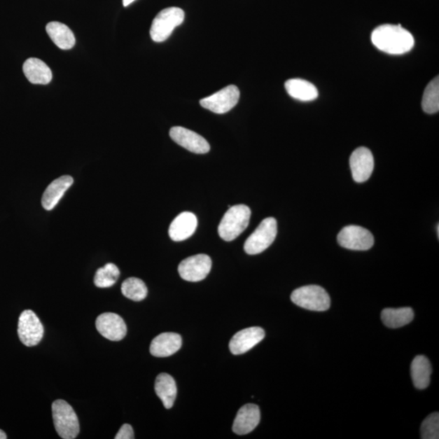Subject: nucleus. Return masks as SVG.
I'll return each instance as SVG.
<instances>
[{"label": "nucleus", "mask_w": 439, "mask_h": 439, "mask_svg": "<svg viewBox=\"0 0 439 439\" xmlns=\"http://www.w3.org/2000/svg\"><path fill=\"white\" fill-rule=\"evenodd\" d=\"M372 43L382 52L391 55H402L414 47V38L400 25H382L373 30Z\"/></svg>", "instance_id": "nucleus-1"}, {"label": "nucleus", "mask_w": 439, "mask_h": 439, "mask_svg": "<svg viewBox=\"0 0 439 439\" xmlns=\"http://www.w3.org/2000/svg\"><path fill=\"white\" fill-rule=\"evenodd\" d=\"M251 215V209L244 204L230 207L218 226L221 238L227 242L235 240L249 226Z\"/></svg>", "instance_id": "nucleus-2"}, {"label": "nucleus", "mask_w": 439, "mask_h": 439, "mask_svg": "<svg viewBox=\"0 0 439 439\" xmlns=\"http://www.w3.org/2000/svg\"><path fill=\"white\" fill-rule=\"evenodd\" d=\"M53 416L55 431L64 439L77 438L80 432L78 418L71 405L62 400L53 403Z\"/></svg>", "instance_id": "nucleus-3"}, {"label": "nucleus", "mask_w": 439, "mask_h": 439, "mask_svg": "<svg viewBox=\"0 0 439 439\" xmlns=\"http://www.w3.org/2000/svg\"><path fill=\"white\" fill-rule=\"evenodd\" d=\"M185 13L179 8L163 9L153 20L150 29L151 39L155 43L167 40L174 29L184 22Z\"/></svg>", "instance_id": "nucleus-4"}, {"label": "nucleus", "mask_w": 439, "mask_h": 439, "mask_svg": "<svg viewBox=\"0 0 439 439\" xmlns=\"http://www.w3.org/2000/svg\"><path fill=\"white\" fill-rule=\"evenodd\" d=\"M291 301L307 310L324 312L330 309V298L321 286H302L292 292Z\"/></svg>", "instance_id": "nucleus-5"}, {"label": "nucleus", "mask_w": 439, "mask_h": 439, "mask_svg": "<svg viewBox=\"0 0 439 439\" xmlns=\"http://www.w3.org/2000/svg\"><path fill=\"white\" fill-rule=\"evenodd\" d=\"M277 234V221L274 218H265L245 242L244 251L249 255L261 253L274 243Z\"/></svg>", "instance_id": "nucleus-6"}, {"label": "nucleus", "mask_w": 439, "mask_h": 439, "mask_svg": "<svg viewBox=\"0 0 439 439\" xmlns=\"http://www.w3.org/2000/svg\"><path fill=\"white\" fill-rule=\"evenodd\" d=\"M240 92L235 85H228L210 97L201 99L200 104L205 109L216 114H224L239 103Z\"/></svg>", "instance_id": "nucleus-7"}, {"label": "nucleus", "mask_w": 439, "mask_h": 439, "mask_svg": "<svg viewBox=\"0 0 439 439\" xmlns=\"http://www.w3.org/2000/svg\"><path fill=\"white\" fill-rule=\"evenodd\" d=\"M18 336L27 347H34L41 342L44 328L39 318L32 310H25L19 317Z\"/></svg>", "instance_id": "nucleus-8"}, {"label": "nucleus", "mask_w": 439, "mask_h": 439, "mask_svg": "<svg viewBox=\"0 0 439 439\" xmlns=\"http://www.w3.org/2000/svg\"><path fill=\"white\" fill-rule=\"evenodd\" d=\"M337 243L347 249L367 251L375 244V238L370 230L361 226L348 225L337 235Z\"/></svg>", "instance_id": "nucleus-9"}, {"label": "nucleus", "mask_w": 439, "mask_h": 439, "mask_svg": "<svg viewBox=\"0 0 439 439\" xmlns=\"http://www.w3.org/2000/svg\"><path fill=\"white\" fill-rule=\"evenodd\" d=\"M211 268V260L208 255L199 254L188 257L181 262L179 272L181 279L188 281H200L206 279Z\"/></svg>", "instance_id": "nucleus-10"}, {"label": "nucleus", "mask_w": 439, "mask_h": 439, "mask_svg": "<svg viewBox=\"0 0 439 439\" xmlns=\"http://www.w3.org/2000/svg\"><path fill=\"white\" fill-rule=\"evenodd\" d=\"M169 135L176 144L195 154H205L210 151V145L201 135L193 130L175 126L171 128Z\"/></svg>", "instance_id": "nucleus-11"}, {"label": "nucleus", "mask_w": 439, "mask_h": 439, "mask_svg": "<svg viewBox=\"0 0 439 439\" xmlns=\"http://www.w3.org/2000/svg\"><path fill=\"white\" fill-rule=\"evenodd\" d=\"M350 167L352 178L358 183H365L370 178L375 160L370 149L361 146L353 151L350 158Z\"/></svg>", "instance_id": "nucleus-12"}, {"label": "nucleus", "mask_w": 439, "mask_h": 439, "mask_svg": "<svg viewBox=\"0 0 439 439\" xmlns=\"http://www.w3.org/2000/svg\"><path fill=\"white\" fill-rule=\"evenodd\" d=\"M95 326L99 334L111 341L122 340L127 333L123 318L113 312H105L99 316Z\"/></svg>", "instance_id": "nucleus-13"}, {"label": "nucleus", "mask_w": 439, "mask_h": 439, "mask_svg": "<svg viewBox=\"0 0 439 439\" xmlns=\"http://www.w3.org/2000/svg\"><path fill=\"white\" fill-rule=\"evenodd\" d=\"M265 336V332L260 327L247 328L239 331L232 337L230 350L234 355L244 354L263 340Z\"/></svg>", "instance_id": "nucleus-14"}, {"label": "nucleus", "mask_w": 439, "mask_h": 439, "mask_svg": "<svg viewBox=\"0 0 439 439\" xmlns=\"http://www.w3.org/2000/svg\"><path fill=\"white\" fill-rule=\"evenodd\" d=\"M260 421L258 406L249 403L240 408L235 419L233 431L237 435H244L253 431Z\"/></svg>", "instance_id": "nucleus-15"}, {"label": "nucleus", "mask_w": 439, "mask_h": 439, "mask_svg": "<svg viewBox=\"0 0 439 439\" xmlns=\"http://www.w3.org/2000/svg\"><path fill=\"white\" fill-rule=\"evenodd\" d=\"M198 225L196 216L189 211L181 213L172 222L169 235L172 240L180 242L193 236Z\"/></svg>", "instance_id": "nucleus-16"}, {"label": "nucleus", "mask_w": 439, "mask_h": 439, "mask_svg": "<svg viewBox=\"0 0 439 439\" xmlns=\"http://www.w3.org/2000/svg\"><path fill=\"white\" fill-rule=\"evenodd\" d=\"M181 337L176 333H163L151 342V354L155 357H168L175 354L181 347Z\"/></svg>", "instance_id": "nucleus-17"}, {"label": "nucleus", "mask_w": 439, "mask_h": 439, "mask_svg": "<svg viewBox=\"0 0 439 439\" xmlns=\"http://www.w3.org/2000/svg\"><path fill=\"white\" fill-rule=\"evenodd\" d=\"M73 183L74 179L69 175L54 180L44 191L42 198L43 208L48 211L53 210Z\"/></svg>", "instance_id": "nucleus-18"}, {"label": "nucleus", "mask_w": 439, "mask_h": 439, "mask_svg": "<svg viewBox=\"0 0 439 439\" xmlns=\"http://www.w3.org/2000/svg\"><path fill=\"white\" fill-rule=\"evenodd\" d=\"M23 72L29 83L32 84L47 85L53 79L52 70L43 60L38 58H29L23 64Z\"/></svg>", "instance_id": "nucleus-19"}, {"label": "nucleus", "mask_w": 439, "mask_h": 439, "mask_svg": "<svg viewBox=\"0 0 439 439\" xmlns=\"http://www.w3.org/2000/svg\"><path fill=\"white\" fill-rule=\"evenodd\" d=\"M46 32L53 42L62 50H69L74 47L76 39L72 30L67 25L58 22H49Z\"/></svg>", "instance_id": "nucleus-20"}, {"label": "nucleus", "mask_w": 439, "mask_h": 439, "mask_svg": "<svg viewBox=\"0 0 439 439\" xmlns=\"http://www.w3.org/2000/svg\"><path fill=\"white\" fill-rule=\"evenodd\" d=\"M432 368L426 356H417L412 362L411 376L417 389L424 390L430 385Z\"/></svg>", "instance_id": "nucleus-21"}, {"label": "nucleus", "mask_w": 439, "mask_h": 439, "mask_svg": "<svg viewBox=\"0 0 439 439\" xmlns=\"http://www.w3.org/2000/svg\"><path fill=\"white\" fill-rule=\"evenodd\" d=\"M285 88L290 97L304 102L314 100L318 97V90L315 85L304 79L294 78L286 81Z\"/></svg>", "instance_id": "nucleus-22"}, {"label": "nucleus", "mask_w": 439, "mask_h": 439, "mask_svg": "<svg viewBox=\"0 0 439 439\" xmlns=\"http://www.w3.org/2000/svg\"><path fill=\"white\" fill-rule=\"evenodd\" d=\"M155 391L165 408L169 410L174 406L176 396V386L174 378L168 373H160L156 377Z\"/></svg>", "instance_id": "nucleus-23"}, {"label": "nucleus", "mask_w": 439, "mask_h": 439, "mask_svg": "<svg viewBox=\"0 0 439 439\" xmlns=\"http://www.w3.org/2000/svg\"><path fill=\"white\" fill-rule=\"evenodd\" d=\"M414 312L411 307L386 309L382 312V321L386 326L396 329L405 326L413 320Z\"/></svg>", "instance_id": "nucleus-24"}, {"label": "nucleus", "mask_w": 439, "mask_h": 439, "mask_svg": "<svg viewBox=\"0 0 439 439\" xmlns=\"http://www.w3.org/2000/svg\"><path fill=\"white\" fill-rule=\"evenodd\" d=\"M422 109L426 113L433 114L439 110V79H433L428 84L422 99Z\"/></svg>", "instance_id": "nucleus-25"}, {"label": "nucleus", "mask_w": 439, "mask_h": 439, "mask_svg": "<svg viewBox=\"0 0 439 439\" xmlns=\"http://www.w3.org/2000/svg\"><path fill=\"white\" fill-rule=\"evenodd\" d=\"M124 296L134 301H142L148 295V287L144 282L137 277H130L122 285Z\"/></svg>", "instance_id": "nucleus-26"}, {"label": "nucleus", "mask_w": 439, "mask_h": 439, "mask_svg": "<svg viewBox=\"0 0 439 439\" xmlns=\"http://www.w3.org/2000/svg\"><path fill=\"white\" fill-rule=\"evenodd\" d=\"M120 270L118 266L109 263L97 270L94 279V284L99 288H108L113 286L118 280Z\"/></svg>", "instance_id": "nucleus-27"}, {"label": "nucleus", "mask_w": 439, "mask_h": 439, "mask_svg": "<svg viewBox=\"0 0 439 439\" xmlns=\"http://www.w3.org/2000/svg\"><path fill=\"white\" fill-rule=\"evenodd\" d=\"M421 438L422 439L439 438V414L438 412L432 413L428 416L421 424Z\"/></svg>", "instance_id": "nucleus-28"}, {"label": "nucleus", "mask_w": 439, "mask_h": 439, "mask_svg": "<svg viewBox=\"0 0 439 439\" xmlns=\"http://www.w3.org/2000/svg\"><path fill=\"white\" fill-rule=\"evenodd\" d=\"M116 439H133L134 438V433L132 426L129 425V424H125L122 427H120L117 435L115 437Z\"/></svg>", "instance_id": "nucleus-29"}, {"label": "nucleus", "mask_w": 439, "mask_h": 439, "mask_svg": "<svg viewBox=\"0 0 439 439\" xmlns=\"http://www.w3.org/2000/svg\"><path fill=\"white\" fill-rule=\"evenodd\" d=\"M135 0H123V6L127 7L130 4L134 3Z\"/></svg>", "instance_id": "nucleus-30"}, {"label": "nucleus", "mask_w": 439, "mask_h": 439, "mask_svg": "<svg viewBox=\"0 0 439 439\" xmlns=\"http://www.w3.org/2000/svg\"><path fill=\"white\" fill-rule=\"evenodd\" d=\"M7 435L2 430H0V439H6Z\"/></svg>", "instance_id": "nucleus-31"}]
</instances>
